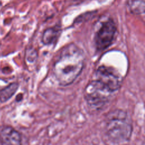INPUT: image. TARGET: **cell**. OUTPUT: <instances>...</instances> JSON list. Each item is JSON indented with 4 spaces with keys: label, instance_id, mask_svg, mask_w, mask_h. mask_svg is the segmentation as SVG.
Listing matches in <instances>:
<instances>
[{
    "label": "cell",
    "instance_id": "cell-1",
    "mask_svg": "<svg viewBox=\"0 0 145 145\" xmlns=\"http://www.w3.org/2000/svg\"><path fill=\"white\" fill-rule=\"evenodd\" d=\"M85 62L82 49L74 44L65 46L53 65V74L61 86L72 83L80 74Z\"/></svg>",
    "mask_w": 145,
    "mask_h": 145
},
{
    "label": "cell",
    "instance_id": "cell-2",
    "mask_svg": "<svg viewBox=\"0 0 145 145\" xmlns=\"http://www.w3.org/2000/svg\"><path fill=\"white\" fill-rule=\"evenodd\" d=\"M132 130L131 120L124 110L115 109L106 116L104 133L105 139L109 143L121 144L128 142Z\"/></svg>",
    "mask_w": 145,
    "mask_h": 145
},
{
    "label": "cell",
    "instance_id": "cell-3",
    "mask_svg": "<svg viewBox=\"0 0 145 145\" xmlns=\"http://www.w3.org/2000/svg\"><path fill=\"white\" fill-rule=\"evenodd\" d=\"M84 93L86 101L89 108L99 111L109 103L113 92L95 79L87 85Z\"/></svg>",
    "mask_w": 145,
    "mask_h": 145
},
{
    "label": "cell",
    "instance_id": "cell-4",
    "mask_svg": "<svg viewBox=\"0 0 145 145\" xmlns=\"http://www.w3.org/2000/svg\"><path fill=\"white\" fill-rule=\"evenodd\" d=\"M117 32V27L111 19L102 22L94 36V42L96 50L103 51L108 48L113 42Z\"/></svg>",
    "mask_w": 145,
    "mask_h": 145
},
{
    "label": "cell",
    "instance_id": "cell-5",
    "mask_svg": "<svg viewBox=\"0 0 145 145\" xmlns=\"http://www.w3.org/2000/svg\"><path fill=\"white\" fill-rule=\"evenodd\" d=\"M96 80L99 81L112 92L117 91L121 86L122 79L119 73L112 67L99 66L95 72Z\"/></svg>",
    "mask_w": 145,
    "mask_h": 145
},
{
    "label": "cell",
    "instance_id": "cell-6",
    "mask_svg": "<svg viewBox=\"0 0 145 145\" xmlns=\"http://www.w3.org/2000/svg\"><path fill=\"white\" fill-rule=\"evenodd\" d=\"M0 140L4 144H20L22 139L20 133L11 126H5L0 130Z\"/></svg>",
    "mask_w": 145,
    "mask_h": 145
},
{
    "label": "cell",
    "instance_id": "cell-7",
    "mask_svg": "<svg viewBox=\"0 0 145 145\" xmlns=\"http://www.w3.org/2000/svg\"><path fill=\"white\" fill-rule=\"evenodd\" d=\"M59 29L52 27L45 29L42 34L41 41L44 45H50L57 41L59 36Z\"/></svg>",
    "mask_w": 145,
    "mask_h": 145
},
{
    "label": "cell",
    "instance_id": "cell-8",
    "mask_svg": "<svg viewBox=\"0 0 145 145\" xmlns=\"http://www.w3.org/2000/svg\"><path fill=\"white\" fill-rule=\"evenodd\" d=\"M19 84L13 82L0 90V102L5 103L17 91Z\"/></svg>",
    "mask_w": 145,
    "mask_h": 145
},
{
    "label": "cell",
    "instance_id": "cell-9",
    "mask_svg": "<svg viewBox=\"0 0 145 145\" xmlns=\"http://www.w3.org/2000/svg\"><path fill=\"white\" fill-rule=\"evenodd\" d=\"M128 6L131 12L139 15L144 13V0H127Z\"/></svg>",
    "mask_w": 145,
    "mask_h": 145
},
{
    "label": "cell",
    "instance_id": "cell-10",
    "mask_svg": "<svg viewBox=\"0 0 145 145\" xmlns=\"http://www.w3.org/2000/svg\"><path fill=\"white\" fill-rule=\"evenodd\" d=\"M37 57V53L35 49H28L26 52V58L27 61L30 62H33Z\"/></svg>",
    "mask_w": 145,
    "mask_h": 145
}]
</instances>
